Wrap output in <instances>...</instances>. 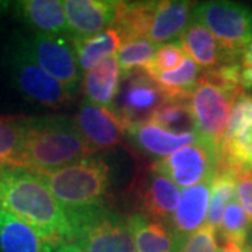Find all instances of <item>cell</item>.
I'll return each instance as SVG.
<instances>
[{
  "instance_id": "d590c367",
  "label": "cell",
  "mask_w": 252,
  "mask_h": 252,
  "mask_svg": "<svg viewBox=\"0 0 252 252\" xmlns=\"http://www.w3.org/2000/svg\"><path fill=\"white\" fill-rule=\"evenodd\" d=\"M220 252H243V247L237 245L235 243H231V241H224V245Z\"/></svg>"
},
{
  "instance_id": "83f0119b",
  "label": "cell",
  "mask_w": 252,
  "mask_h": 252,
  "mask_svg": "<svg viewBox=\"0 0 252 252\" xmlns=\"http://www.w3.org/2000/svg\"><path fill=\"white\" fill-rule=\"evenodd\" d=\"M219 164L237 172L252 170V124L233 140L221 144Z\"/></svg>"
},
{
  "instance_id": "6da1fadb",
  "label": "cell",
  "mask_w": 252,
  "mask_h": 252,
  "mask_svg": "<svg viewBox=\"0 0 252 252\" xmlns=\"http://www.w3.org/2000/svg\"><path fill=\"white\" fill-rule=\"evenodd\" d=\"M0 209L27 223L54 247L74 243V228L66 212L27 168H0Z\"/></svg>"
},
{
  "instance_id": "8d00e7d4",
  "label": "cell",
  "mask_w": 252,
  "mask_h": 252,
  "mask_svg": "<svg viewBox=\"0 0 252 252\" xmlns=\"http://www.w3.org/2000/svg\"><path fill=\"white\" fill-rule=\"evenodd\" d=\"M250 247H251V250H252V244H251V245H250Z\"/></svg>"
},
{
  "instance_id": "8992f818",
  "label": "cell",
  "mask_w": 252,
  "mask_h": 252,
  "mask_svg": "<svg viewBox=\"0 0 252 252\" xmlns=\"http://www.w3.org/2000/svg\"><path fill=\"white\" fill-rule=\"evenodd\" d=\"M70 221L74 243L84 252H137L127 217L109 205L80 213Z\"/></svg>"
},
{
  "instance_id": "ba28073f",
  "label": "cell",
  "mask_w": 252,
  "mask_h": 252,
  "mask_svg": "<svg viewBox=\"0 0 252 252\" xmlns=\"http://www.w3.org/2000/svg\"><path fill=\"white\" fill-rule=\"evenodd\" d=\"M24 41L36 63L63 87L77 94L83 73L77 63L72 38L34 32L32 35L24 36Z\"/></svg>"
},
{
  "instance_id": "7402d4cb",
  "label": "cell",
  "mask_w": 252,
  "mask_h": 252,
  "mask_svg": "<svg viewBox=\"0 0 252 252\" xmlns=\"http://www.w3.org/2000/svg\"><path fill=\"white\" fill-rule=\"evenodd\" d=\"M200 76L198 64L187 56L177 69L154 73L150 77L158 86L164 101H189Z\"/></svg>"
},
{
  "instance_id": "8fae6325",
  "label": "cell",
  "mask_w": 252,
  "mask_h": 252,
  "mask_svg": "<svg viewBox=\"0 0 252 252\" xmlns=\"http://www.w3.org/2000/svg\"><path fill=\"white\" fill-rule=\"evenodd\" d=\"M217 164L219 156L198 139L195 143L181 149L177 153L156 160L150 167L185 189L212 178Z\"/></svg>"
},
{
  "instance_id": "484cf974",
  "label": "cell",
  "mask_w": 252,
  "mask_h": 252,
  "mask_svg": "<svg viewBox=\"0 0 252 252\" xmlns=\"http://www.w3.org/2000/svg\"><path fill=\"white\" fill-rule=\"evenodd\" d=\"M147 121L174 133L195 132V119L189 101H164Z\"/></svg>"
},
{
  "instance_id": "7c38bea8",
  "label": "cell",
  "mask_w": 252,
  "mask_h": 252,
  "mask_svg": "<svg viewBox=\"0 0 252 252\" xmlns=\"http://www.w3.org/2000/svg\"><path fill=\"white\" fill-rule=\"evenodd\" d=\"M74 122L93 154L119 146L129 129L112 109L98 107L87 99L80 104Z\"/></svg>"
},
{
  "instance_id": "ac0fdd59",
  "label": "cell",
  "mask_w": 252,
  "mask_h": 252,
  "mask_svg": "<svg viewBox=\"0 0 252 252\" xmlns=\"http://www.w3.org/2000/svg\"><path fill=\"white\" fill-rule=\"evenodd\" d=\"M86 99L104 108H112L121 87V69L117 56H109L83 76Z\"/></svg>"
},
{
  "instance_id": "d6986e66",
  "label": "cell",
  "mask_w": 252,
  "mask_h": 252,
  "mask_svg": "<svg viewBox=\"0 0 252 252\" xmlns=\"http://www.w3.org/2000/svg\"><path fill=\"white\" fill-rule=\"evenodd\" d=\"M137 252H177L180 241L170 225L143 213L127 216Z\"/></svg>"
},
{
  "instance_id": "1f68e13d",
  "label": "cell",
  "mask_w": 252,
  "mask_h": 252,
  "mask_svg": "<svg viewBox=\"0 0 252 252\" xmlns=\"http://www.w3.org/2000/svg\"><path fill=\"white\" fill-rule=\"evenodd\" d=\"M185 58H187V55H185V51L181 45V42L174 41V42L162 44L158 46L153 61L140 69L147 73L149 76H152L154 73L168 72V70L177 69L181 63L184 62Z\"/></svg>"
},
{
  "instance_id": "f546056e",
  "label": "cell",
  "mask_w": 252,
  "mask_h": 252,
  "mask_svg": "<svg viewBox=\"0 0 252 252\" xmlns=\"http://www.w3.org/2000/svg\"><path fill=\"white\" fill-rule=\"evenodd\" d=\"M250 225L251 223L245 210L241 203L234 198L225 207L224 215L217 231L224 238V241H231L240 247H245Z\"/></svg>"
},
{
  "instance_id": "9a60e30c",
  "label": "cell",
  "mask_w": 252,
  "mask_h": 252,
  "mask_svg": "<svg viewBox=\"0 0 252 252\" xmlns=\"http://www.w3.org/2000/svg\"><path fill=\"white\" fill-rule=\"evenodd\" d=\"M212 180L213 177L181 192L180 203L170 221V228L180 244L205 224L210 203Z\"/></svg>"
},
{
  "instance_id": "603a6c76",
  "label": "cell",
  "mask_w": 252,
  "mask_h": 252,
  "mask_svg": "<svg viewBox=\"0 0 252 252\" xmlns=\"http://www.w3.org/2000/svg\"><path fill=\"white\" fill-rule=\"evenodd\" d=\"M158 1H122L121 9L112 26L121 36V41L147 38ZM121 42V44H122Z\"/></svg>"
},
{
  "instance_id": "4dcf8cb0",
  "label": "cell",
  "mask_w": 252,
  "mask_h": 252,
  "mask_svg": "<svg viewBox=\"0 0 252 252\" xmlns=\"http://www.w3.org/2000/svg\"><path fill=\"white\" fill-rule=\"evenodd\" d=\"M252 124V95L245 91L240 93L234 99V104L230 111L228 122L225 126L223 143L233 140L234 137L243 133L244 130Z\"/></svg>"
},
{
  "instance_id": "e575fe53",
  "label": "cell",
  "mask_w": 252,
  "mask_h": 252,
  "mask_svg": "<svg viewBox=\"0 0 252 252\" xmlns=\"http://www.w3.org/2000/svg\"><path fill=\"white\" fill-rule=\"evenodd\" d=\"M55 252H84L76 243H66L55 248Z\"/></svg>"
},
{
  "instance_id": "d6a6232c",
  "label": "cell",
  "mask_w": 252,
  "mask_h": 252,
  "mask_svg": "<svg viewBox=\"0 0 252 252\" xmlns=\"http://www.w3.org/2000/svg\"><path fill=\"white\" fill-rule=\"evenodd\" d=\"M177 252H220L217 230L205 223L199 230L181 241Z\"/></svg>"
},
{
  "instance_id": "30bf717a",
  "label": "cell",
  "mask_w": 252,
  "mask_h": 252,
  "mask_svg": "<svg viewBox=\"0 0 252 252\" xmlns=\"http://www.w3.org/2000/svg\"><path fill=\"white\" fill-rule=\"evenodd\" d=\"M121 79H124V84L121 83L122 86L111 109L130 127L152 117L164 102V97L156 81L142 69L121 73Z\"/></svg>"
},
{
  "instance_id": "5bb4252c",
  "label": "cell",
  "mask_w": 252,
  "mask_h": 252,
  "mask_svg": "<svg viewBox=\"0 0 252 252\" xmlns=\"http://www.w3.org/2000/svg\"><path fill=\"white\" fill-rule=\"evenodd\" d=\"M126 137L136 152L160 158L177 153L178 150L198 140L195 132L174 133L152 121L133 124L126 130Z\"/></svg>"
},
{
  "instance_id": "d4e9b609",
  "label": "cell",
  "mask_w": 252,
  "mask_h": 252,
  "mask_svg": "<svg viewBox=\"0 0 252 252\" xmlns=\"http://www.w3.org/2000/svg\"><path fill=\"white\" fill-rule=\"evenodd\" d=\"M237 174L238 172L217 164L216 172L212 180V189H210V203L207 212V224L219 230L221 219L224 215L227 205L235 198V185H237Z\"/></svg>"
},
{
  "instance_id": "5b68a950",
  "label": "cell",
  "mask_w": 252,
  "mask_h": 252,
  "mask_svg": "<svg viewBox=\"0 0 252 252\" xmlns=\"http://www.w3.org/2000/svg\"><path fill=\"white\" fill-rule=\"evenodd\" d=\"M240 93L243 91L217 84L202 72L198 86L189 99L195 119V133L199 140L209 146L219 157L230 111Z\"/></svg>"
},
{
  "instance_id": "4316f807",
  "label": "cell",
  "mask_w": 252,
  "mask_h": 252,
  "mask_svg": "<svg viewBox=\"0 0 252 252\" xmlns=\"http://www.w3.org/2000/svg\"><path fill=\"white\" fill-rule=\"evenodd\" d=\"M27 117L0 118V168L14 167L26 135Z\"/></svg>"
},
{
  "instance_id": "44dd1931",
  "label": "cell",
  "mask_w": 252,
  "mask_h": 252,
  "mask_svg": "<svg viewBox=\"0 0 252 252\" xmlns=\"http://www.w3.org/2000/svg\"><path fill=\"white\" fill-rule=\"evenodd\" d=\"M32 227L0 209V252H55Z\"/></svg>"
},
{
  "instance_id": "277c9868",
  "label": "cell",
  "mask_w": 252,
  "mask_h": 252,
  "mask_svg": "<svg viewBox=\"0 0 252 252\" xmlns=\"http://www.w3.org/2000/svg\"><path fill=\"white\" fill-rule=\"evenodd\" d=\"M7 72L17 90L32 102L48 108H61L74 101L76 94L63 87L36 63L24 36H17L6 51Z\"/></svg>"
},
{
  "instance_id": "cb8c5ba5",
  "label": "cell",
  "mask_w": 252,
  "mask_h": 252,
  "mask_svg": "<svg viewBox=\"0 0 252 252\" xmlns=\"http://www.w3.org/2000/svg\"><path fill=\"white\" fill-rule=\"evenodd\" d=\"M121 42V36L114 28H108L97 35L87 38H72L81 73H87L104 59L114 56V52H118Z\"/></svg>"
},
{
  "instance_id": "3957f363",
  "label": "cell",
  "mask_w": 252,
  "mask_h": 252,
  "mask_svg": "<svg viewBox=\"0 0 252 252\" xmlns=\"http://www.w3.org/2000/svg\"><path fill=\"white\" fill-rule=\"evenodd\" d=\"M63 207L69 220L91 209L108 205L111 168L98 157H89L59 170L34 172Z\"/></svg>"
},
{
  "instance_id": "2e32d148",
  "label": "cell",
  "mask_w": 252,
  "mask_h": 252,
  "mask_svg": "<svg viewBox=\"0 0 252 252\" xmlns=\"http://www.w3.org/2000/svg\"><path fill=\"white\" fill-rule=\"evenodd\" d=\"M13 9L18 20H21L30 28L35 30V32L70 36L63 1L21 0L14 3Z\"/></svg>"
},
{
  "instance_id": "52a82bcc",
  "label": "cell",
  "mask_w": 252,
  "mask_h": 252,
  "mask_svg": "<svg viewBox=\"0 0 252 252\" xmlns=\"http://www.w3.org/2000/svg\"><path fill=\"white\" fill-rule=\"evenodd\" d=\"M192 20L203 24L233 59H238L240 52L252 42V11L240 3L225 0L198 3Z\"/></svg>"
},
{
  "instance_id": "ffe728a7",
  "label": "cell",
  "mask_w": 252,
  "mask_h": 252,
  "mask_svg": "<svg viewBox=\"0 0 252 252\" xmlns=\"http://www.w3.org/2000/svg\"><path fill=\"white\" fill-rule=\"evenodd\" d=\"M181 45L199 67L215 69L221 63L234 61L219 44L215 35L203 24L192 20L181 35Z\"/></svg>"
},
{
  "instance_id": "e0dca14e",
  "label": "cell",
  "mask_w": 252,
  "mask_h": 252,
  "mask_svg": "<svg viewBox=\"0 0 252 252\" xmlns=\"http://www.w3.org/2000/svg\"><path fill=\"white\" fill-rule=\"evenodd\" d=\"M195 3L188 0H164L158 1L147 39L154 44L174 42L175 38L184 34L192 21Z\"/></svg>"
},
{
  "instance_id": "f1b7e54d",
  "label": "cell",
  "mask_w": 252,
  "mask_h": 252,
  "mask_svg": "<svg viewBox=\"0 0 252 252\" xmlns=\"http://www.w3.org/2000/svg\"><path fill=\"white\" fill-rule=\"evenodd\" d=\"M160 45L152 42L147 38H139L122 42L117 52L119 69L122 73H127L144 67L154 59L156 51Z\"/></svg>"
},
{
  "instance_id": "4fadbf2b",
  "label": "cell",
  "mask_w": 252,
  "mask_h": 252,
  "mask_svg": "<svg viewBox=\"0 0 252 252\" xmlns=\"http://www.w3.org/2000/svg\"><path fill=\"white\" fill-rule=\"evenodd\" d=\"M122 1L64 0L63 9L70 38H87L112 28Z\"/></svg>"
},
{
  "instance_id": "9c48e42d",
  "label": "cell",
  "mask_w": 252,
  "mask_h": 252,
  "mask_svg": "<svg viewBox=\"0 0 252 252\" xmlns=\"http://www.w3.org/2000/svg\"><path fill=\"white\" fill-rule=\"evenodd\" d=\"M129 190L139 213L170 225L180 203L181 190L167 175L156 171L150 165L144 167L136 174Z\"/></svg>"
},
{
  "instance_id": "7a4b0ae2",
  "label": "cell",
  "mask_w": 252,
  "mask_h": 252,
  "mask_svg": "<svg viewBox=\"0 0 252 252\" xmlns=\"http://www.w3.org/2000/svg\"><path fill=\"white\" fill-rule=\"evenodd\" d=\"M93 152L66 115L27 117L26 135L14 167L32 172L59 170L91 157Z\"/></svg>"
},
{
  "instance_id": "836d02e7",
  "label": "cell",
  "mask_w": 252,
  "mask_h": 252,
  "mask_svg": "<svg viewBox=\"0 0 252 252\" xmlns=\"http://www.w3.org/2000/svg\"><path fill=\"white\" fill-rule=\"evenodd\" d=\"M237 198L252 224V170H243L237 174Z\"/></svg>"
}]
</instances>
